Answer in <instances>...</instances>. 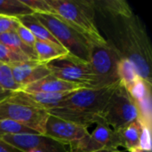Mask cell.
Returning <instances> with one entry per match:
<instances>
[{
	"label": "cell",
	"mask_w": 152,
	"mask_h": 152,
	"mask_svg": "<svg viewBox=\"0 0 152 152\" xmlns=\"http://www.w3.org/2000/svg\"><path fill=\"white\" fill-rule=\"evenodd\" d=\"M96 25H101L105 40L128 59L138 75L152 86V55L144 23L125 0L93 1Z\"/></svg>",
	"instance_id": "cell-1"
},
{
	"label": "cell",
	"mask_w": 152,
	"mask_h": 152,
	"mask_svg": "<svg viewBox=\"0 0 152 152\" xmlns=\"http://www.w3.org/2000/svg\"><path fill=\"white\" fill-rule=\"evenodd\" d=\"M55 15L94 45H106L107 41L98 28L93 1L47 0Z\"/></svg>",
	"instance_id": "cell-2"
},
{
	"label": "cell",
	"mask_w": 152,
	"mask_h": 152,
	"mask_svg": "<svg viewBox=\"0 0 152 152\" xmlns=\"http://www.w3.org/2000/svg\"><path fill=\"white\" fill-rule=\"evenodd\" d=\"M49 114L26 98L22 92L12 93L0 101V120L8 119L45 134Z\"/></svg>",
	"instance_id": "cell-3"
},
{
	"label": "cell",
	"mask_w": 152,
	"mask_h": 152,
	"mask_svg": "<svg viewBox=\"0 0 152 152\" xmlns=\"http://www.w3.org/2000/svg\"><path fill=\"white\" fill-rule=\"evenodd\" d=\"M66 48L71 54L89 62L92 43L70 28L56 15L34 13L33 14Z\"/></svg>",
	"instance_id": "cell-4"
},
{
	"label": "cell",
	"mask_w": 152,
	"mask_h": 152,
	"mask_svg": "<svg viewBox=\"0 0 152 152\" xmlns=\"http://www.w3.org/2000/svg\"><path fill=\"white\" fill-rule=\"evenodd\" d=\"M102 118L111 129L117 132L139 120L137 104L121 83L114 91Z\"/></svg>",
	"instance_id": "cell-5"
},
{
	"label": "cell",
	"mask_w": 152,
	"mask_h": 152,
	"mask_svg": "<svg viewBox=\"0 0 152 152\" xmlns=\"http://www.w3.org/2000/svg\"><path fill=\"white\" fill-rule=\"evenodd\" d=\"M52 76L87 88H97L96 77L90 62L71 53L45 64Z\"/></svg>",
	"instance_id": "cell-6"
},
{
	"label": "cell",
	"mask_w": 152,
	"mask_h": 152,
	"mask_svg": "<svg viewBox=\"0 0 152 152\" xmlns=\"http://www.w3.org/2000/svg\"><path fill=\"white\" fill-rule=\"evenodd\" d=\"M120 59L117 51L108 43L106 45H92L89 62L96 77L97 88L120 82L118 74Z\"/></svg>",
	"instance_id": "cell-7"
},
{
	"label": "cell",
	"mask_w": 152,
	"mask_h": 152,
	"mask_svg": "<svg viewBox=\"0 0 152 152\" xmlns=\"http://www.w3.org/2000/svg\"><path fill=\"white\" fill-rule=\"evenodd\" d=\"M119 83L100 87L81 88L69 94L60 108H70L102 116L114 91Z\"/></svg>",
	"instance_id": "cell-8"
},
{
	"label": "cell",
	"mask_w": 152,
	"mask_h": 152,
	"mask_svg": "<svg viewBox=\"0 0 152 152\" xmlns=\"http://www.w3.org/2000/svg\"><path fill=\"white\" fill-rule=\"evenodd\" d=\"M70 149L83 152H94L100 150H118L123 147L118 132L111 129L104 122L96 125L95 129L83 139L69 145Z\"/></svg>",
	"instance_id": "cell-9"
},
{
	"label": "cell",
	"mask_w": 152,
	"mask_h": 152,
	"mask_svg": "<svg viewBox=\"0 0 152 152\" xmlns=\"http://www.w3.org/2000/svg\"><path fill=\"white\" fill-rule=\"evenodd\" d=\"M89 134L88 129L84 126L49 115L44 135L64 146L70 145Z\"/></svg>",
	"instance_id": "cell-10"
},
{
	"label": "cell",
	"mask_w": 152,
	"mask_h": 152,
	"mask_svg": "<svg viewBox=\"0 0 152 152\" xmlns=\"http://www.w3.org/2000/svg\"><path fill=\"white\" fill-rule=\"evenodd\" d=\"M0 141L7 143L20 152H28L36 149H48L66 152L61 143L39 134H18L0 136Z\"/></svg>",
	"instance_id": "cell-11"
},
{
	"label": "cell",
	"mask_w": 152,
	"mask_h": 152,
	"mask_svg": "<svg viewBox=\"0 0 152 152\" xmlns=\"http://www.w3.org/2000/svg\"><path fill=\"white\" fill-rule=\"evenodd\" d=\"M10 67L15 82L22 86V89L51 75L46 65L37 61H23L11 65Z\"/></svg>",
	"instance_id": "cell-12"
},
{
	"label": "cell",
	"mask_w": 152,
	"mask_h": 152,
	"mask_svg": "<svg viewBox=\"0 0 152 152\" xmlns=\"http://www.w3.org/2000/svg\"><path fill=\"white\" fill-rule=\"evenodd\" d=\"M81 88H87L82 85L70 83L59 79L52 75L23 87L24 93H40V94H62L70 93Z\"/></svg>",
	"instance_id": "cell-13"
},
{
	"label": "cell",
	"mask_w": 152,
	"mask_h": 152,
	"mask_svg": "<svg viewBox=\"0 0 152 152\" xmlns=\"http://www.w3.org/2000/svg\"><path fill=\"white\" fill-rule=\"evenodd\" d=\"M47 112L49 115H53L54 117H57L63 120L84 126L86 128H88L93 125H97L99 123L104 122L102 118L99 115L85 112V111L78 110L76 109L55 108V109L47 110Z\"/></svg>",
	"instance_id": "cell-14"
},
{
	"label": "cell",
	"mask_w": 152,
	"mask_h": 152,
	"mask_svg": "<svg viewBox=\"0 0 152 152\" xmlns=\"http://www.w3.org/2000/svg\"><path fill=\"white\" fill-rule=\"evenodd\" d=\"M33 48L36 52L37 61L43 64H46L70 53L62 45L46 41L37 40Z\"/></svg>",
	"instance_id": "cell-15"
},
{
	"label": "cell",
	"mask_w": 152,
	"mask_h": 152,
	"mask_svg": "<svg viewBox=\"0 0 152 152\" xmlns=\"http://www.w3.org/2000/svg\"><path fill=\"white\" fill-rule=\"evenodd\" d=\"M142 126L139 120H135L118 131L123 147L129 152H143L141 149Z\"/></svg>",
	"instance_id": "cell-16"
},
{
	"label": "cell",
	"mask_w": 152,
	"mask_h": 152,
	"mask_svg": "<svg viewBox=\"0 0 152 152\" xmlns=\"http://www.w3.org/2000/svg\"><path fill=\"white\" fill-rule=\"evenodd\" d=\"M33 14L20 17L18 20L22 25L27 27L31 31V33L34 35L37 40L51 42V43L61 45L59 43V41L53 36V34Z\"/></svg>",
	"instance_id": "cell-17"
},
{
	"label": "cell",
	"mask_w": 152,
	"mask_h": 152,
	"mask_svg": "<svg viewBox=\"0 0 152 152\" xmlns=\"http://www.w3.org/2000/svg\"><path fill=\"white\" fill-rule=\"evenodd\" d=\"M0 44L12 49L13 51L20 53L31 61H37V54L34 48L26 45L17 36L15 31H10L7 33L0 34Z\"/></svg>",
	"instance_id": "cell-18"
},
{
	"label": "cell",
	"mask_w": 152,
	"mask_h": 152,
	"mask_svg": "<svg viewBox=\"0 0 152 152\" xmlns=\"http://www.w3.org/2000/svg\"><path fill=\"white\" fill-rule=\"evenodd\" d=\"M118 74L120 83L126 90H129L139 79V77H141L138 75L134 64L126 58H121L119 60L118 65Z\"/></svg>",
	"instance_id": "cell-19"
},
{
	"label": "cell",
	"mask_w": 152,
	"mask_h": 152,
	"mask_svg": "<svg viewBox=\"0 0 152 152\" xmlns=\"http://www.w3.org/2000/svg\"><path fill=\"white\" fill-rule=\"evenodd\" d=\"M33 13L21 0H0V15L19 19Z\"/></svg>",
	"instance_id": "cell-20"
},
{
	"label": "cell",
	"mask_w": 152,
	"mask_h": 152,
	"mask_svg": "<svg viewBox=\"0 0 152 152\" xmlns=\"http://www.w3.org/2000/svg\"><path fill=\"white\" fill-rule=\"evenodd\" d=\"M0 88L11 94L16 92H21L22 86L17 84L13 78V75L9 65L0 63Z\"/></svg>",
	"instance_id": "cell-21"
},
{
	"label": "cell",
	"mask_w": 152,
	"mask_h": 152,
	"mask_svg": "<svg viewBox=\"0 0 152 152\" xmlns=\"http://www.w3.org/2000/svg\"><path fill=\"white\" fill-rule=\"evenodd\" d=\"M31 61L27 56L13 51L12 49L0 44V63L5 65H13L23 61Z\"/></svg>",
	"instance_id": "cell-22"
},
{
	"label": "cell",
	"mask_w": 152,
	"mask_h": 152,
	"mask_svg": "<svg viewBox=\"0 0 152 152\" xmlns=\"http://www.w3.org/2000/svg\"><path fill=\"white\" fill-rule=\"evenodd\" d=\"M18 134H37L30 128H28L19 123L8 119L0 120V136Z\"/></svg>",
	"instance_id": "cell-23"
},
{
	"label": "cell",
	"mask_w": 152,
	"mask_h": 152,
	"mask_svg": "<svg viewBox=\"0 0 152 152\" xmlns=\"http://www.w3.org/2000/svg\"><path fill=\"white\" fill-rule=\"evenodd\" d=\"M34 13L55 15L54 11L47 3V0H21Z\"/></svg>",
	"instance_id": "cell-24"
},
{
	"label": "cell",
	"mask_w": 152,
	"mask_h": 152,
	"mask_svg": "<svg viewBox=\"0 0 152 152\" xmlns=\"http://www.w3.org/2000/svg\"><path fill=\"white\" fill-rule=\"evenodd\" d=\"M15 32L17 34V36L19 37V38L28 46L29 47H34V45L37 41L36 37H34V35L31 33V31L25 27L24 25H22L20 22L18 25V27L15 29Z\"/></svg>",
	"instance_id": "cell-25"
},
{
	"label": "cell",
	"mask_w": 152,
	"mask_h": 152,
	"mask_svg": "<svg viewBox=\"0 0 152 152\" xmlns=\"http://www.w3.org/2000/svg\"><path fill=\"white\" fill-rule=\"evenodd\" d=\"M19 24L20 21L17 18L0 15V34L15 31Z\"/></svg>",
	"instance_id": "cell-26"
},
{
	"label": "cell",
	"mask_w": 152,
	"mask_h": 152,
	"mask_svg": "<svg viewBox=\"0 0 152 152\" xmlns=\"http://www.w3.org/2000/svg\"><path fill=\"white\" fill-rule=\"evenodd\" d=\"M0 152H20L18 150L12 148V146L8 145L7 143L0 141Z\"/></svg>",
	"instance_id": "cell-27"
},
{
	"label": "cell",
	"mask_w": 152,
	"mask_h": 152,
	"mask_svg": "<svg viewBox=\"0 0 152 152\" xmlns=\"http://www.w3.org/2000/svg\"><path fill=\"white\" fill-rule=\"evenodd\" d=\"M8 95H10V94H7V93H5V92H4V91L0 88V101H2L3 99H4V98L7 97Z\"/></svg>",
	"instance_id": "cell-28"
},
{
	"label": "cell",
	"mask_w": 152,
	"mask_h": 152,
	"mask_svg": "<svg viewBox=\"0 0 152 152\" xmlns=\"http://www.w3.org/2000/svg\"><path fill=\"white\" fill-rule=\"evenodd\" d=\"M94 152H122L119 150H100V151H97Z\"/></svg>",
	"instance_id": "cell-29"
},
{
	"label": "cell",
	"mask_w": 152,
	"mask_h": 152,
	"mask_svg": "<svg viewBox=\"0 0 152 152\" xmlns=\"http://www.w3.org/2000/svg\"><path fill=\"white\" fill-rule=\"evenodd\" d=\"M66 152H83V151H78V150H76V149H70V151H66Z\"/></svg>",
	"instance_id": "cell-30"
}]
</instances>
